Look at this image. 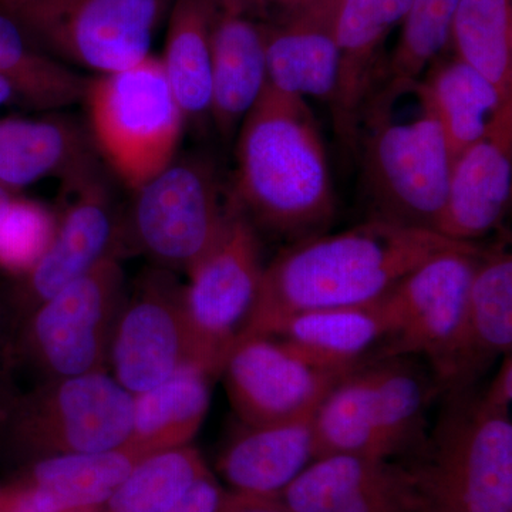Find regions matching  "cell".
I'll return each mask as SVG.
<instances>
[{
  "instance_id": "cell-6",
  "label": "cell",
  "mask_w": 512,
  "mask_h": 512,
  "mask_svg": "<svg viewBox=\"0 0 512 512\" xmlns=\"http://www.w3.org/2000/svg\"><path fill=\"white\" fill-rule=\"evenodd\" d=\"M124 295L120 256L111 255L20 320L10 333L2 372L18 367L32 383L109 372Z\"/></svg>"
},
{
  "instance_id": "cell-35",
  "label": "cell",
  "mask_w": 512,
  "mask_h": 512,
  "mask_svg": "<svg viewBox=\"0 0 512 512\" xmlns=\"http://www.w3.org/2000/svg\"><path fill=\"white\" fill-rule=\"evenodd\" d=\"M330 512H421L406 468L390 467Z\"/></svg>"
},
{
  "instance_id": "cell-19",
  "label": "cell",
  "mask_w": 512,
  "mask_h": 512,
  "mask_svg": "<svg viewBox=\"0 0 512 512\" xmlns=\"http://www.w3.org/2000/svg\"><path fill=\"white\" fill-rule=\"evenodd\" d=\"M248 8L237 0H218L212 23L210 120L225 140L237 134L268 83L264 23Z\"/></svg>"
},
{
  "instance_id": "cell-22",
  "label": "cell",
  "mask_w": 512,
  "mask_h": 512,
  "mask_svg": "<svg viewBox=\"0 0 512 512\" xmlns=\"http://www.w3.org/2000/svg\"><path fill=\"white\" fill-rule=\"evenodd\" d=\"M138 461L124 448L60 454L29 463L9 485L37 511L90 510L109 500Z\"/></svg>"
},
{
  "instance_id": "cell-36",
  "label": "cell",
  "mask_w": 512,
  "mask_h": 512,
  "mask_svg": "<svg viewBox=\"0 0 512 512\" xmlns=\"http://www.w3.org/2000/svg\"><path fill=\"white\" fill-rule=\"evenodd\" d=\"M224 494L214 474L208 473L192 485L188 493L167 512H217Z\"/></svg>"
},
{
  "instance_id": "cell-15",
  "label": "cell",
  "mask_w": 512,
  "mask_h": 512,
  "mask_svg": "<svg viewBox=\"0 0 512 512\" xmlns=\"http://www.w3.org/2000/svg\"><path fill=\"white\" fill-rule=\"evenodd\" d=\"M512 188V107L485 137L454 157L446 202L434 231L474 244L503 221Z\"/></svg>"
},
{
  "instance_id": "cell-24",
  "label": "cell",
  "mask_w": 512,
  "mask_h": 512,
  "mask_svg": "<svg viewBox=\"0 0 512 512\" xmlns=\"http://www.w3.org/2000/svg\"><path fill=\"white\" fill-rule=\"evenodd\" d=\"M413 93L439 121L453 157L485 137L512 99L456 55L431 64Z\"/></svg>"
},
{
  "instance_id": "cell-1",
  "label": "cell",
  "mask_w": 512,
  "mask_h": 512,
  "mask_svg": "<svg viewBox=\"0 0 512 512\" xmlns=\"http://www.w3.org/2000/svg\"><path fill=\"white\" fill-rule=\"evenodd\" d=\"M468 248L476 245L377 217L338 234L301 239L265 266L237 340L269 336L296 313L375 302L433 256Z\"/></svg>"
},
{
  "instance_id": "cell-32",
  "label": "cell",
  "mask_w": 512,
  "mask_h": 512,
  "mask_svg": "<svg viewBox=\"0 0 512 512\" xmlns=\"http://www.w3.org/2000/svg\"><path fill=\"white\" fill-rule=\"evenodd\" d=\"M458 0H410L402 32L384 62L383 82L393 92H409L450 45Z\"/></svg>"
},
{
  "instance_id": "cell-3",
  "label": "cell",
  "mask_w": 512,
  "mask_h": 512,
  "mask_svg": "<svg viewBox=\"0 0 512 512\" xmlns=\"http://www.w3.org/2000/svg\"><path fill=\"white\" fill-rule=\"evenodd\" d=\"M436 429L417 451L412 478L421 512H512L510 413L451 393Z\"/></svg>"
},
{
  "instance_id": "cell-25",
  "label": "cell",
  "mask_w": 512,
  "mask_h": 512,
  "mask_svg": "<svg viewBox=\"0 0 512 512\" xmlns=\"http://www.w3.org/2000/svg\"><path fill=\"white\" fill-rule=\"evenodd\" d=\"M212 379L201 367L185 366L153 389L133 396L130 434L121 448L141 460L190 446L210 409Z\"/></svg>"
},
{
  "instance_id": "cell-17",
  "label": "cell",
  "mask_w": 512,
  "mask_h": 512,
  "mask_svg": "<svg viewBox=\"0 0 512 512\" xmlns=\"http://www.w3.org/2000/svg\"><path fill=\"white\" fill-rule=\"evenodd\" d=\"M512 350V256L484 252L454 342L433 367L437 387L464 392L498 355Z\"/></svg>"
},
{
  "instance_id": "cell-43",
  "label": "cell",
  "mask_w": 512,
  "mask_h": 512,
  "mask_svg": "<svg viewBox=\"0 0 512 512\" xmlns=\"http://www.w3.org/2000/svg\"><path fill=\"white\" fill-rule=\"evenodd\" d=\"M13 192L5 190V188L0 187V211L8 205V202L12 200Z\"/></svg>"
},
{
  "instance_id": "cell-18",
  "label": "cell",
  "mask_w": 512,
  "mask_h": 512,
  "mask_svg": "<svg viewBox=\"0 0 512 512\" xmlns=\"http://www.w3.org/2000/svg\"><path fill=\"white\" fill-rule=\"evenodd\" d=\"M409 6L410 0H335L339 79L330 107L346 143L357 140L363 109L382 66V47L393 29L402 25Z\"/></svg>"
},
{
  "instance_id": "cell-4",
  "label": "cell",
  "mask_w": 512,
  "mask_h": 512,
  "mask_svg": "<svg viewBox=\"0 0 512 512\" xmlns=\"http://www.w3.org/2000/svg\"><path fill=\"white\" fill-rule=\"evenodd\" d=\"M82 103L94 151L127 190L136 191L177 157L187 124L160 57L89 77Z\"/></svg>"
},
{
  "instance_id": "cell-14",
  "label": "cell",
  "mask_w": 512,
  "mask_h": 512,
  "mask_svg": "<svg viewBox=\"0 0 512 512\" xmlns=\"http://www.w3.org/2000/svg\"><path fill=\"white\" fill-rule=\"evenodd\" d=\"M348 375L312 365L271 336L237 340L220 370L229 403L248 427L316 412L330 390Z\"/></svg>"
},
{
  "instance_id": "cell-28",
  "label": "cell",
  "mask_w": 512,
  "mask_h": 512,
  "mask_svg": "<svg viewBox=\"0 0 512 512\" xmlns=\"http://www.w3.org/2000/svg\"><path fill=\"white\" fill-rule=\"evenodd\" d=\"M0 74L18 86L29 109L57 111L82 103L89 77L45 55L0 12Z\"/></svg>"
},
{
  "instance_id": "cell-26",
  "label": "cell",
  "mask_w": 512,
  "mask_h": 512,
  "mask_svg": "<svg viewBox=\"0 0 512 512\" xmlns=\"http://www.w3.org/2000/svg\"><path fill=\"white\" fill-rule=\"evenodd\" d=\"M217 5L218 0H174L165 20L161 64L185 124L195 127L211 121L212 23Z\"/></svg>"
},
{
  "instance_id": "cell-10",
  "label": "cell",
  "mask_w": 512,
  "mask_h": 512,
  "mask_svg": "<svg viewBox=\"0 0 512 512\" xmlns=\"http://www.w3.org/2000/svg\"><path fill=\"white\" fill-rule=\"evenodd\" d=\"M265 266L258 229L228 194L224 227L187 272L190 281L184 285L198 359L214 377L247 325Z\"/></svg>"
},
{
  "instance_id": "cell-27",
  "label": "cell",
  "mask_w": 512,
  "mask_h": 512,
  "mask_svg": "<svg viewBox=\"0 0 512 512\" xmlns=\"http://www.w3.org/2000/svg\"><path fill=\"white\" fill-rule=\"evenodd\" d=\"M363 370L387 456L417 450L427 437L424 421L437 383L407 356L373 360Z\"/></svg>"
},
{
  "instance_id": "cell-2",
  "label": "cell",
  "mask_w": 512,
  "mask_h": 512,
  "mask_svg": "<svg viewBox=\"0 0 512 512\" xmlns=\"http://www.w3.org/2000/svg\"><path fill=\"white\" fill-rule=\"evenodd\" d=\"M237 136V175L229 194L255 228L299 241L318 235L335 214V191L322 134L305 99L266 83Z\"/></svg>"
},
{
  "instance_id": "cell-34",
  "label": "cell",
  "mask_w": 512,
  "mask_h": 512,
  "mask_svg": "<svg viewBox=\"0 0 512 512\" xmlns=\"http://www.w3.org/2000/svg\"><path fill=\"white\" fill-rule=\"evenodd\" d=\"M56 221L46 205L13 195L0 211V272L12 281L28 274L49 247Z\"/></svg>"
},
{
  "instance_id": "cell-39",
  "label": "cell",
  "mask_w": 512,
  "mask_h": 512,
  "mask_svg": "<svg viewBox=\"0 0 512 512\" xmlns=\"http://www.w3.org/2000/svg\"><path fill=\"white\" fill-rule=\"evenodd\" d=\"M99 508V507H97ZM97 508L90 510L70 511V512H96ZM0 512H42L30 507L25 500L10 485L0 488Z\"/></svg>"
},
{
  "instance_id": "cell-29",
  "label": "cell",
  "mask_w": 512,
  "mask_h": 512,
  "mask_svg": "<svg viewBox=\"0 0 512 512\" xmlns=\"http://www.w3.org/2000/svg\"><path fill=\"white\" fill-rule=\"evenodd\" d=\"M328 454L389 460L377 430L363 366L343 377L313 416V458Z\"/></svg>"
},
{
  "instance_id": "cell-33",
  "label": "cell",
  "mask_w": 512,
  "mask_h": 512,
  "mask_svg": "<svg viewBox=\"0 0 512 512\" xmlns=\"http://www.w3.org/2000/svg\"><path fill=\"white\" fill-rule=\"evenodd\" d=\"M390 464L357 454L313 458L276 497L288 512H330L382 476Z\"/></svg>"
},
{
  "instance_id": "cell-41",
  "label": "cell",
  "mask_w": 512,
  "mask_h": 512,
  "mask_svg": "<svg viewBox=\"0 0 512 512\" xmlns=\"http://www.w3.org/2000/svg\"><path fill=\"white\" fill-rule=\"evenodd\" d=\"M10 338V312L8 296L0 292V375H2L3 359Z\"/></svg>"
},
{
  "instance_id": "cell-16",
  "label": "cell",
  "mask_w": 512,
  "mask_h": 512,
  "mask_svg": "<svg viewBox=\"0 0 512 512\" xmlns=\"http://www.w3.org/2000/svg\"><path fill=\"white\" fill-rule=\"evenodd\" d=\"M264 23L268 84L291 96L315 97L332 106L338 90L339 53L333 30L335 0L288 3Z\"/></svg>"
},
{
  "instance_id": "cell-5",
  "label": "cell",
  "mask_w": 512,
  "mask_h": 512,
  "mask_svg": "<svg viewBox=\"0 0 512 512\" xmlns=\"http://www.w3.org/2000/svg\"><path fill=\"white\" fill-rule=\"evenodd\" d=\"M133 394L109 372L0 390V444L33 463L42 458L121 448L128 439Z\"/></svg>"
},
{
  "instance_id": "cell-23",
  "label": "cell",
  "mask_w": 512,
  "mask_h": 512,
  "mask_svg": "<svg viewBox=\"0 0 512 512\" xmlns=\"http://www.w3.org/2000/svg\"><path fill=\"white\" fill-rule=\"evenodd\" d=\"M313 416L245 426L218 458V470L232 491L281 493L313 460Z\"/></svg>"
},
{
  "instance_id": "cell-37",
  "label": "cell",
  "mask_w": 512,
  "mask_h": 512,
  "mask_svg": "<svg viewBox=\"0 0 512 512\" xmlns=\"http://www.w3.org/2000/svg\"><path fill=\"white\" fill-rule=\"evenodd\" d=\"M480 397L481 403L491 410L510 413L512 402V355L507 353L503 357L500 369L495 373L490 386Z\"/></svg>"
},
{
  "instance_id": "cell-20",
  "label": "cell",
  "mask_w": 512,
  "mask_h": 512,
  "mask_svg": "<svg viewBox=\"0 0 512 512\" xmlns=\"http://www.w3.org/2000/svg\"><path fill=\"white\" fill-rule=\"evenodd\" d=\"M96 157L87 128L72 117H0V187L13 194L46 178L62 181Z\"/></svg>"
},
{
  "instance_id": "cell-12",
  "label": "cell",
  "mask_w": 512,
  "mask_h": 512,
  "mask_svg": "<svg viewBox=\"0 0 512 512\" xmlns=\"http://www.w3.org/2000/svg\"><path fill=\"white\" fill-rule=\"evenodd\" d=\"M185 366L204 369L185 308L184 285L174 272L151 266L124 295L111 335L109 373L136 396Z\"/></svg>"
},
{
  "instance_id": "cell-40",
  "label": "cell",
  "mask_w": 512,
  "mask_h": 512,
  "mask_svg": "<svg viewBox=\"0 0 512 512\" xmlns=\"http://www.w3.org/2000/svg\"><path fill=\"white\" fill-rule=\"evenodd\" d=\"M13 106L29 109L28 101L23 97L18 86L12 80H9L8 77L0 74V110Z\"/></svg>"
},
{
  "instance_id": "cell-42",
  "label": "cell",
  "mask_w": 512,
  "mask_h": 512,
  "mask_svg": "<svg viewBox=\"0 0 512 512\" xmlns=\"http://www.w3.org/2000/svg\"><path fill=\"white\" fill-rule=\"evenodd\" d=\"M237 2L244 3V5L251 6L256 3H279V5H288V3L299 2V0H237Z\"/></svg>"
},
{
  "instance_id": "cell-38",
  "label": "cell",
  "mask_w": 512,
  "mask_h": 512,
  "mask_svg": "<svg viewBox=\"0 0 512 512\" xmlns=\"http://www.w3.org/2000/svg\"><path fill=\"white\" fill-rule=\"evenodd\" d=\"M217 512H288L276 495L225 491Z\"/></svg>"
},
{
  "instance_id": "cell-11",
  "label": "cell",
  "mask_w": 512,
  "mask_h": 512,
  "mask_svg": "<svg viewBox=\"0 0 512 512\" xmlns=\"http://www.w3.org/2000/svg\"><path fill=\"white\" fill-rule=\"evenodd\" d=\"M367 128L365 175L377 218L434 231L450 183L453 153L429 111L417 119Z\"/></svg>"
},
{
  "instance_id": "cell-8",
  "label": "cell",
  "mask_w": 512,
  "mask_h": 512,
  "mask_svg": "<svg viewBox=\"0 0 512 512\" xmlns=\"http://www.w3.org/2000/svg\"><path fill=\"white\" fill-rule=\"evenodd\" d=\"M225 215L227 198L222 197L211 158L177 154L133 191V201L123 212L121 252L131 249L157 268L187 274L217 241Z\"/></svg>"
},
{
  "instance_id": "cell-7",
  "label": "cell",
  "mask_w": 512,
  "mask_h": 512,
  "mask_svg": "<svg viewBox=\"0 0 512 512\" xmlns=\"http://www.w3.org/2000/svg\"><path fill=\"white\" fill-rule=\"evenodd\" d=\"M174 0H0V12L45 55L70 69L109 74L151 55Z\"/></svg>"
},
{
  "instance_id": "cell-30",
  "label": "cell",
  "mask_w": 512,
  "mask_h": 512,
  "mask_svg": "<svg viewBox=\"0 0 512 512\" xmlns=\"http://www.w3.org/2000/svg\"><path fill=\"white\" fill-rule=\"evenodd\" d=\"M450 45L458 59L512 99V0H458Z\"/></svg>"
},
{
  "instance_id": "cell-13",
  "label": "cell",
  "mask_w": 512,
  "mask_h": 512,
  "mask_svg": "<svg viewBox=\"0 0 512 512\" xmlns=\"http://www.w3.org/2000/svg\"><path fill=\"white\" fill-rule=\"evenodd\" d=\"M483 254L476 247L433 256L382 296L389 333L370 362L424 356L431 367L436 366L456 339Z\"/></svg>"
},
{
  "instance_id": "cell-21",
  "label": "cell",
  "mask_w": 512,
  "mask_h": 512,
  "mask_svg": "<svg viewBox=\"0 0 512 512\" xmlns=\"http://www.w3.org/2000/svg\"><path fill=\"white\" fill-rule=\"evenodd\" d=\"M387 333L389 320L377 299L365 305L296 313L269 336L312 365L350 373L366 365V356L376 353Z\"/></svg>"
},
{
  "instance_id": "cell-31",
  "label": "cell",
  "mask_w": 512,
  "mask_h": 512,
  "mask_svg": "<svg viewBox=\"0 0 512 512\" xmlns=\"http://www.w3.org/2000/svg\"><path fill=\"white\" fill-rule=\"evenodd\" d=\"M211 473L198 448L184 446L141 458L96 512H167Z\"/></svg>"
},
{
  "instance_id": "cell-9",
  "label": "cell",
  "mask_w": 512,
  "mask_h": 512,
  "mask_svg": "<svg viewBox=\"0 0 512 512\" xmlns=\"http://www.w3.org/2000/svg\"><path fill=\"white\" fill-rule=\"evenodd\" d=\"M99 157L60 183L63 208L45 254L6 289L10 333L33 309L111 255H121L123 212Z\"/></svg>"
}]
</instances>
